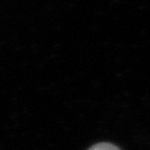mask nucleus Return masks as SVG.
Listing matches in <instances>:
<instances>
[{
	"mask_svg": "<svg viewBox=\"0 0 150 150\" xmlns=\"http://www.w3.org/2000/svg\"><path fill=\"white\" fill-rule=\"evenodd\" d=\"M88 150H120L117 146L109 144V142H100V144H96L95 146H92L91 148Z\"/></svg>",
	"mask_w": 150,
	"mask_h": 150,
	"instance_id": "obj_1",
	"label": "nucleus"
}]
</instances>
